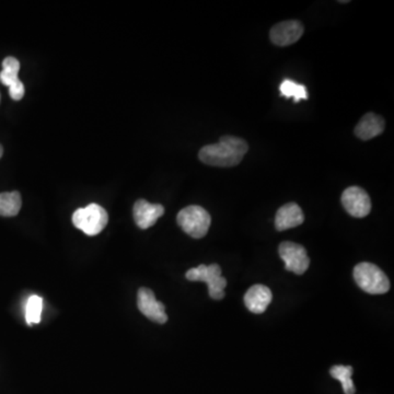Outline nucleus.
Masks as SVG:
<instances>
[{"label":"nucleus","mask_w":394,"mask_h":394,"mask_svg":"<svg viewBox=\"0 0 394 394\" xmlns=\"http://www.w3.org/2000/svg\"><path fill=\"white\" fill-rule=\"evenodd\" d=\"M249 152V144L242 138L226 135L217 144H207L199 150V158L211 167H235Z\"/></svg>","instance_id":"obj_1"},{"label":"nucleus","mask_w":394,"mask_h":394,"mask_svg":"<svg viewBox=\"0 0 394 394\" xmlns=\"http://www.w3.org/2000/svg\"><path fill=\"white\" fill-rule=\"evenodd\" d=\"M354 279L358 286L370 295H382L390 290V281L377 265L362 262L354 269Z\"/></svg>","instance_id":"obj_2"},{"label":"nucleus","mask_w":394,"mask_h":394,"mask_svg":"<svg viewBox=\"0 0 394 394\" xmlns=\"http://www.w3.org/2000/svg\"><path fill=\"white\" fill-rule=\"evenodd\" d=\"M176 221L184 233L191 235L194 239H201L209 233L211 227V218L209 211L201 206H187L182 209Z\"/></svg>","instance_id":"obj_3"},{"label":"nucleus","mask_w":394,"mask_h":394,"mask_svg":"<svg viewBox=\"0 0 394 394\" xmlns=\"http://www.w3.org/2000/svg\"><path fill=\"white\" fill-rule=\"evenodd\" d=\"M186 279L191 282H205L209 285V294L214 300H221L225 297L223 289L227 286V281L221 276V269L218 264L209 266L202 264L189 269L185 274Z\"/></svg>","instance_id":"obj_4"},{"label":"nucleus","mask_w":394,"mask_h":394,"mask_svg":"<svg viewBox=\"0 0 394 394\" xmlns=\"http://www.w3.org/2000/svg\"><path fill=\"white\" fill-rule=\"evenodd\" d=\"M109 215L106 209L98 204H90L85 209H79L73 215L75 227L88 235H97L106 227Z\"/></svg>","instance_id":"obj_5"},{"label":"nucleus","mask_w":394,"mask_h":394,"mask_svg":"<svg viewBox=\"0 0 394 394\" xmlns=\"http://www.w3.org/2000/svg\"><path fill=\"white\" fill-rule=\"evenodd\" d=\"M278 252L279 257L284 261L287 271L296 275H302L307 272L310 265V259L302 245L285 241L279 245Z\"/></svg>","instance_id":"obj_6"},{"label":"nucleus","mask_w":394,"mask_h":394,"mask_svg":"<svg viewBox=\"0 0 394 394\" xmlns=\"http://www.w3.org/2000/svg\"><path fill=\"white\" fill-rule=\"evenodd\" d=\"M342 204L345 211L355 218H364L371 211L369 195L358 186H350L343 192Z\"/></svg>","instance_id":"obj_7"},{"label":"nucleus","mask_w":394,"mask_h":394,"mask_svg":"<svg viewBox=\"0 0 394 394\" xmlns=\"http://www.w3.org/2000/svg\"><path fill=\"white\" fill-rule=\"evenodd\" d=\"M20 61L15 57H6L3 61V70L0 73V81L9 88V94L15 101H20L25 97V86L18 74Z\"/></svg>","instance_id":"obj_8"},{"label":"nucleus","mask_w":394,"mask_h":394,"mask_svg":"<svg viewBox=\"0 0 394 394\" xmlns=\"http://www.w3.org/2000/svg\"><path fill=\"white\" fill-rule=\"evenodd\" d=\"M137 306L140 312L144 316H147L149 320L159 324H164L167 322L168 316L166 314V308L162 302H158L156 299L152 289L142 287L138 290Z\"/></svg>","instance_id":"obj_9"},{"label":"nucleus","mask_w":394,"mask_h":394,"mask_svg":"<svg viewBox=\"0 0 394 394\" xmlns=\"http://www.w3.org/2000/svg\"><path fill=\"white\" fill-rule=\"evenodd\" d=\"M304 35V25L297 20H288L277 23L269 32L271 41L277 47L294 44Z\"/></svg>","instance_id":"obj_10"},{"label":"nucleus","mask_w":394,"mask_h":394,"mask_svg":"<svg viewBox=\"0 0 394 394\" xmlns=\"http://www.w3.org/2000/svg\"><path fill=\"white\" fill-rule=\"evenodd\" d=\"M133 213L138 227L140 229H148L164 215V207L160 204H152L144 199H140L135 203Z\"/></svg>","instance_id":"obj_11"},{"label":"nucleus","mask_w":394,"mask_h":394,"mask_svg":"<svg viewBox=\"0 0 394 394\" xmlns=\"http://www.w3.org/2000/svg\"><path fill=\"white\" fill-rule=\"evenodd\" d=\"M271 289L264 285H254L245 295V304L253 314H261L272 302Z\"/></svg>","instance_id":"obj_12"},{"label":"nucleus","mask_w":394,"mask_h":394,"mask_svg":"<svg viewBox=\"0 0 394 394\" xmlns=\"http://www.w3.org/2000/svg\"><path fill=\"white\" fill-rule=\"evenodd\" d=\"M304 221V213L296 203H288L277 211L275 217L276 230L284 231L298 227Z\"/></svg>","instance_id":"obj_13"},{"label":"nucleus","mask_w":394,"mask_h":394,"mask_svg":"<svg viewBox=\"0 0 394 394\" xmlns=\"http://www.w3.org/2000/svg\"><path fill=\"white\" fill-rule=\"evenodd\" d=\"M385 130V120L375 113H367L355 128V135L362 140L377 137Z\"/></svg>","instance_id":"obj_14"},{"label":"nucleus","mask_w":394,"mask_h":394,"mask_svg":"<svg viewBox=\"0 0 394 394\" xmlns=\"http://www.w3.org/2000/svg\"><path fill=\"white\" fill-rule=\"evenodd\" d=\"M23 199L19 192H6L0 194V216L13 217L19 214Z\"/></svg>","instance_id":"obj_15"},{"label":"nucleus","mask_w":394,"mask_h":394,"mask_svg":"<svg viewBox=\"0 0 394 394\" xmlns=\"http://www.w3.org/2000/svg\"><path fill=\"white\" fill-rule=\"evenodd\" d=\"M330 374L334 379L338 380L342 383L344 393H355L356 388L352 380V368L350 366H334V367L331 368Z\"/></svg>","instance_id":"obj_16"},{"label":"nucleus","mask_w":394,"mask_h":394,"mask_svg":"<svg viewBox=\"0 0 394 394\" xmlns=\"http://www.w3.org/2000/svg\"><path fill=\"white\" fill-rule=\"evenodd\" d=\"M281 94L285 98H293L295 102L308 99V92L304 85H299L290 79H285L279 87Z\"/></svg>","instance_id":"obj_17"},{"label":"nucleus","mask_w":394,"mask_h":394,"mask_svg":"<svg viewBox=\"0 0 394 394\" xmlns=\"http://www.w3.org/2000/svg\"><path fill=\"white\" fill-rule=\"evenodd\" d=\"M43 299L37 295L27 299V307H25V319L27 326H32L33 324L41 322V314H42Z\"/></svg>","instance_id":"obj_18"},{"label":"nucleus","mask_w":394,"mask_h":394,"mask_svg":"<svg viewBox=\"0 0 394 394\" xmlns=\"http://www.w3.org/2000/svg\"><path fill=\"white\" fill-rule=\"evenodd\" d=\"M3 154H4V148L3 146L0 144V158L3 157Z\"/></svg>","instance_id":"obj_19"}]
</instances>
